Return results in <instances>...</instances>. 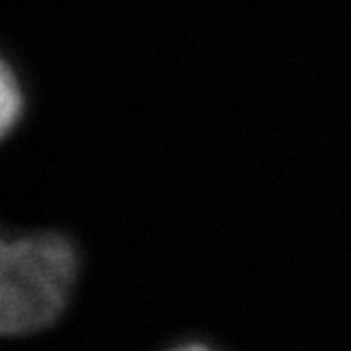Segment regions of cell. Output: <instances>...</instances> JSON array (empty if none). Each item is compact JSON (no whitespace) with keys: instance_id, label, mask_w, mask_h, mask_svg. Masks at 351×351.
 Wrapping results in <instances>:
<instances>
[{"instance_id":"cell-1","label":"cell","mask_w":351,"mask_h":351,"mask_svg":"<svg viewBox=\"0 0 351 351\" xmlns=\"http://www.w3.org/2000/svg\"><path fill=\"white\" fill-rule=\"evenodd\" d=\"M81 250L53 229H0V339L49 330L68 311L81 280Z\"/></svg>"},{"instance_id":"cell-2","label":"cell","mask_w":351,"mask_h":351,"mask_svg":"<svg viewBox=\"0 0 351 351\" xmlns=\"http://www.w3.org/2000/svg\"><path fill=\"white\" fill-rule=\"evenodd\" d=\"M26 117V87L13 64L0 56V142H5Z\"/></svg>"},{"instance_id":"cell-3","label":"cell","mask_w":351,"mask_h":351,"mask_svg":"<svg viewBox=\"0 0 351 351\" xmlns=\"http://www.w3.org/2000/svg\"><path fill=\"white\" fill-rule=\"evenodd\" d=\"M167 351H216V349H212V347H208V345H204V343L191 341V343H180V345H176V347H171V349H167Z\"/></svg>"}]
</instances>
